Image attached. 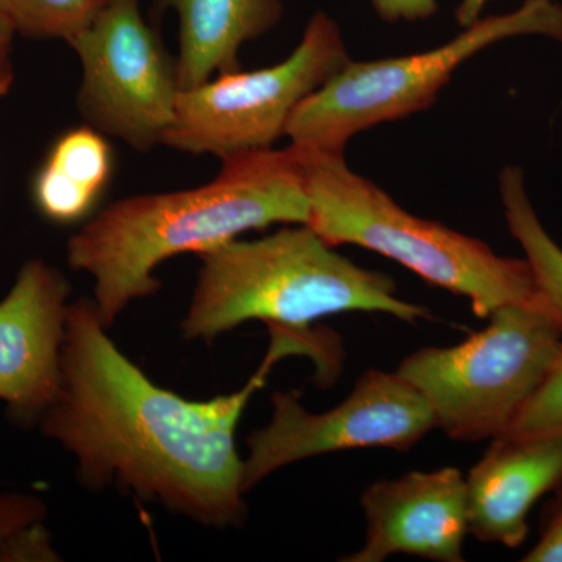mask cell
<instances>
[{
    "label": "cell",
    "mask_w": 562,
    "mask_h": 562,
    "mask_svg": "<svg viewBox=\"0 0 562 562\" xmlns=\"http://www.w3.org/2000/svg\"><path fill=\"white\" fill-rule=\"evenodd\" d=\"M106 330L92 299L69 303L60 391L41 432L76 457L92 490L113 484L209 527L241 524L244 460L235 436L268 372L258 369L232 394L188 401L151 382Z\"/></svg>",
    "instance_id": "cell-1"
},
{
    "label": "cell",
    "mask_w": 562,
    "mask_h": 562,
    "mask_svg": "<svg viewBox=\"0 0 562 562\" xmlns=\"http://www.w3.org/2000/svg\"><path fill=\"white\" fill-rule=\"evenodd\" d=\"M301 157L290 146L222 160L216 179L192 190L111 203L68 243V265L94 280L95 313L110 328L139 299L161 290L155 269L181 254H206L243 233L308 224Z\"/></svg>",
    "instance_id": "cell-2"
},
{
    "label": "cell",
    "mask_w": 562,
    "mask_h": 562,
    "mask_svg": "<svg viewBox=\"0 0 562 562\" xmlns=\"http://www.w3.org/2000/svg\"><path fill=\"white\" fill-rule=\"evenodd\" d=\"M202 268L181 324L187 339H213L244 322L271 328L266 360L288 351L317 355L313 322L341 313H382L430 321L432 314L397 295L386 273L361 268L306 224H288L254 241H233L201 255Z\"/></svg>",
    "instance_id": "cell-3"
},
{
    "label": "cell",
    "mask_w": 562,
    "mask_h": 562,
    "mask_svg": "<svg viewBox=\"0 0 562 562\" xmlns=\"http://www.w3.org/2000/svg\"><path fill=\"white\" fill-rule=\"evenodd\" d=\"M294 149L310 201L306 225L325 243L383 255L428 284L468 299L482 319L502 306H549L525 258L502 257L480 239L408 213L379 184L351 171L344 155Z\"/></svg>",
    "instance_id": "cell-4"
},
{
    "label": "cell",
    "mask_w": 562,
    "mask_h": 562,
    "mask_svg": "<svg viewBox=\"0 0 562 562\" xmlns=\"http://www.w3.org/2000/svg\"><path fill=\"white\" fill-rule=\"evenodd\" d=\"M524 35L562 41L561 3L525 0L512 13L480 18L436 49L349 60L295 109L284 136L299 149L344 155L358 133L430 109L453 74L486 47Z\"/></svg>",
    "instance_id": "cell-5"
},
{
    "label": "cell",
    "mask_w": 562,
    "mask_h": 562,
    "mask_svg": "<svg viewBox=\"0 0 562 562\" xmlns=\"http://www.w3.org/2000/svg\"><path fill=\"white\" fill-rule=\"evenodd\" d=\"M487 319L457 346L414 351L395 371L454 441H484L508 430L562 344L561 324L546 305L502 306Z\"/></svg>",
    "instance_id": "cell-6"
},
{
    "label": "cell",
    "mask_w": 562,
    "mask_h": 562,
    "mask_svg": "<svg viewBox=\"0 0 562 562\" xmlns=\"http://www.w3.org/2000/svg\"><path fill=\"white\" fill-rule=\"evenodd\" d=\"M350 60L338 24L316 13L286 60L222 74L181 91L161 144L190 155L225 158L272 149L292 113Z\"/></svg>",
    "instance_id": "cell-7"
},
{
    "label": "cell",
    "mask_w": 562,
    "mask_h": 562,
    "mask_svg": "<svg viewBox=\"0 0 562 562\" xmlns=\"http://www.w3.org/2000/svg\"><path fill=\"white\" fill-rule=\"evenodd\" d=\"M69 46L83 69L77 106L87 124L143 154L161 144L181 92L177 58L139 0H105Z\"/></svg>",
    "instance_id": "cell-8"
},
{
    "label": "cell",
    "mask_w": 562,
    "mask_h": 562,
    "mask_svg": "<svg viewBox=\"0 0 562 562\" xmlns=\"http://www.w3.org/2000/svg\"><path fill=\"white\" fill-rule=\"evenodd\" d=\"M435 428L430 406L397 372L369 369L346 401L325 413H310L297 392H276L271 422L247 438L244 492L321 454L376 447L405 452Z\"/></svg>",
    "instance_id": "cell-9"
},
{
    "label": "cell",
    "mask_w": 562,
    "mask_h": 562,
    "mask_svg": "<svg viewBox=\"0 0 562 562\" xmlns=\"http://www.w3.org/2000/svg\"><path fill=\"white\" fill-rule=\"evenodd\" d=\"M68 297L65 276L31 260L0 301V401L22 427L43 419L60 391Z\"/></svg>",
    "instance_id": "cell-10"
},
{
    "label": "cell",
    "mask_w": 562,
    "mask_h": 562,
    "mask_svg": "<svg viewBox=\"0 0 562 562\" xmlns=\"http://www.w3.org/2000/svg\"><path fill=\"white\" fill-rule=\"evenodd\" d=\"M364 546L346 562H382L395 554L436 562L464 561L468 490L457 468L413 471L366 487Z\"/></svg>",
    "instance_id": "cell-11"
},
{
    "label": "cell",
    "mask_w": 562,
    "mask_h": 562,
    "mask_svg": "<svg viewBox=\"0 0 562 562\" xmlns=\"http://www.w3.org/2000/svg\"><path fill=\"white\" fill-rule=\"evenodd\" d=\"M561 483L562 438L491 439L465 479L469 535L517 549L530 531L532 506Z\"/></svg>",
    "instance_id": "cell-12"
},
{
    "label": "cell",
    "mask_w": 562,
    "mask_h": 562,
    "mask_svg": "<svg viewBox=\"0 0 562 562\" xmlns=\"http://www.w3.org/2000/svg\"><path fill=\"white\" fill-rule=\"evenodd\" d=\"M157 9L179 14L181 91L241 69L243 44L271 31L283 14L280 0H157Z\"/></svg>",
    "instance_id": "cell-13"
},
{
    "label": "cell",
    "mask_w": 562,
    "mask_h": 562,
    "mask_svg": "<svg viewBox=\"0 0 562 562\" xmlns=\"http://www.w3.org/2000/svg\"><path fill=\"white\" fill-rule=\"evenodd\" d=\"M498 187L509 232L522 247L536 284L562 327V249L539 220L519 166H506Z\"/></svg>",
    "instance_id": "cell-14"
},
{
    "label": "cell",
    "mask_w": 562,
    "mask_h": 562,
    "mask_svg": "<svg viewBox=\"0 0 562 562\" xmlns=\"http://www.w3.org/2000/svg\"><path fill=\"white\" fill-rule=\"evenodd\" d=\"M105 0H0V11L16 33L70 43L83 32Z\"/></svg>",
    "instance_id": "cell-15"
},
{
    "label": "cell",
    "mask_w": 562,
    "mask_h": 562,
    "mask_svg": "<svg viewBox=\"0 0 562 562\" xmlns=\"http://www.w3.org/2000/svg\"><path fill=\"white\" fill-rule=\"evenodd\" d=\"M46 165L99 198L113 171V154L102 133L85 125L57 140Z\"/></svg>",
    "instance_id": "cell-16"
},
{
    "label": "cell",
    "mask_w": 562,
    "mask_h": 562,
    "mask_svg": "<svg viewBox=\"0 0 562 562\" xmlns=\"http://www.w3.org/2000/svg\"><path fill=\"white\" fill-rule=\"evenodd\" d=\"M502 436L562 438V344L541 386Z\"/></svg>",
    "instance_id": "cell-17"
},
{
    "label": "cell",
    "mask_w": 562,
    "mask_h": 562,
    "mask_svg": "<svg viewBox=\"0 0 562 562\" xmlns=\"http://www.w3.org/2000/svg\"><path fill=\"white\" fill-rule=\"evenodd\" d=\"M98 195L46 165L35 181V202L47 220L58 224L80 221L90 213Z\"/></svg>",
    "instance_id": "cell-18"
},
{
    "label": "cell",
    "mask_w": 562,
    "mask_h": 562,
    "mask_svg": "<svg viewBox=\"0 0 562 562\" xmlns=\"http://www.w3.org/2000/svg\"><path fill=\"white\" fill-rule=\"evenodd\" d=\"M46 505L29 494H0V549L18 532L41 524Z\"/></svg>",
    "instance_id": "cell-19"
},
{
    "label": "cell",
    "mask_w": 562,
    "mask_h": 562,
    "mask_svg": "<svg viewBox=\"0 0 562 562\" xmlns=\"http://www.w3.org/2000/svg\"><path fill=\"white\" fill-rule=\"evenodd\" d=\"M552 505L543 520L541 535L525 554V562H562V483L557 487Z\"/></svg>",
    "instance_id": "cell-20"
},
{
    "label": "cell",
    "mask_w": 562,
    "mask_h": 562,
    "mask_svg": "<svg viewBox=\"0 0 562 562\" xmlns=\"http://www.w3.org/2000/svg\"><path fill=\"white\" fill-rule=\"evenodd\" d=\"M52 550L49 532L41 524L32 525L18 532L0 549V561H57Z\"/></svg>",
    "instance_id": "cell-21"
},
{
    "label": "cell",
    "mask_w": 562,
    "mask_h": 562,
    "mask_svg": "<svg viewBox=\"0 0 562 562\" xmlns=\"http://www.w3.org/2000/svg\"><path fill=\"white\" fill-rule=\"evenodd\" d=\"M373 9L387 22L428 20L438 11V0H372Z\"/></svg>",
    "instance_id": "cell-22"
},
{
    "label": "cell",
    "mask_w": 562,
    "mask_h": 562,
    "mask_svg": "<svg viewBox=\"0 0 562 562\" xmlns=\"http://www.w3.org/2000/svg\"><path fill=\"white\" fill-rule=\"evenodd\" d=\"M13 25L3 16L0 11V98L10 91L13 83V63H11V49H13L14 38Z\"/></svg>",
    "instance_id": "cell-23"
},
{
    "label": "cell",
    "mask_w": 562,
    "mask_h": 562,
    "mask_svg": "<svg viewBox=\"0 0 562 562\" xmlns=\"http://www.w3.org/2000/svg\"><path fill=\"white\" fill-rule=\"evenodd\" d=\"M487 2H490V0H461L457 13H454L458 24L464 29L472 25L473 22L479 21L480 18H482L484 7L487 5Z\"/></svg>",
    "instance_id": "cell-24"
}]
</instances>
